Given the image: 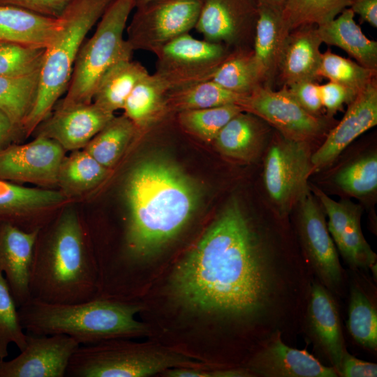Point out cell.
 I'll return each instance as SVG.
<instances>
[{
	"label": "cell",
	"instance_id": "6da1fadb",
	"mask_svg": "<svg viewBox=\"0 0 377 377\" xmlns=\"http://www.w3.org/2000/svg\"><path fill=\"white\" fill-rule=\"evenodd\" d=\"M309 274L302 260L284 257L269 232L258 230L232 200L178 265L172 286L187 306L255 324L268 339L297 330Z\"/></svg>",
	"mask_w": 377,
	"mask_h": 377
},
{
	"label": "cell",
	"instance_id": "7a4b0ae2",
	"mask_svg": "<svg viewBox=\"0 0 377 377\" xmlns=\"http://www.w3.org/2000/svg\"><path fill=\"white\" fill-rule=\"evenodd\" d=\"M124 194V256L125 261L133 263L177 236L198 209L202 193L198 182L177 163L152 156L129 171Z\"/></svg>",
	"mask_w": 377,
	"mask_h": 377
},
{
	"label": "cell",
	"instance_id": "3957f363",
	"mask_svg": "<svg viewBox=\"0 0 377 377\" xmlns=\"http://www.w3.org/2000/svg\"><path fill=\"white\" fill-rule=\"evenodd\" d=\"M31 299L50 304H76L98 296V272L88 232L74 209L38 231L31 267Z\"/></svg>",
	"mask_w": 377,
	"mask_h": 377
},
{
	"label": "cell",
	"instance_id": "277c9868",
	"mask_svg": "<svg viewBox=\"0 0 377 377\" xmlns=\"http://www.w3.org/2000/svg\"><path fill=\"white\" fill-rule=\"evenodd\" d=\"M18 314L26 333L68 335L80 345L138 336L146 332L136 314L141 306L108 298L76 304H50L30 299Z\"/></svg>",
	"mask_w": 377,
	"mask_h": 377
},
{
	"label": "cell",
	"instance_id": "5b68a950",
	"mask_svg": "<svg viewBox=\"0 0 377 377\" xmlns=\"http://www.w3.org/2000/svg\"><path fill=\"white\" fill-rule=\"evenodd\" d=\"M114 0H71L59 17V28L45 49L34 105L21 129L29 135L51 113L69 84L84 38Z\"/></svg>",
	"mask_w": 377,
	"mask_h": 377
},
{
	"label": "cell",
	"instance_id": "8992f818",
	"mask_svg": "<svg viewBox=\"0 0 377 377\" xmlns=\"http://www.w3.org/2000/svg\"><path fill=\"white\" fill-rule=\"evenodd\" d=\"M135 6V0H114L108 6L92 36L82 43L66 94L56 110L91 103L103 74L118 61L132 59L134 51L124 33Z\"/></svg>",
	"mask_w": 377,
	"mask_h": 377
},
{
	"label": "cell",
	"instance_id": "52a82bcc",
	"mask_svg": "<svg viewBox=\"0 0 377 377\" xmlns=\"http://www.w3.org/2000/svg\"><path fill=\"white\" fill-rule=\"evenodd\" d=\"M113 338L80 345L66 370L67 377H142L198 363L177 353L148 349Z\"/></svg>",
	"mask_w": 377,
	"mask_h": 377
},
{
	"label": "cell",
	"instance_id": "ba28073f",
	"mask_svg": "<svg viewBox=\"0 0 377 377\" xmlns=\"http://www.w3.org/2000/svg\"><path fill=\"white\" fill-rule=\"evenodd\" d=\"M203 0H153L135 7L126 28L133 51L154 54L195 29Z\"/></svg>",
	"mask_w": 377,
	"mask_h": 377
},
{
	"label": "cell",
	"instance_id": "9c48e42d",
	"mask_svg": "<svg viewBox=\"0 0 377 377\" xmlns=\"http://www.w3.org/2000/svg\"><path fill=\"white\" fill-rule=\"evenodd\" d=\"M223 45L200 40L188 34L169 42L154 54L155 72L170 91L210 80L232 52Z\"/></svg>",
	"mask_w": 377,
	"mask_h": 377
},
{
	"label": "cell",
	"instance_id": "30bf717a",
	"mask_svg": "<svg viewBox=\"0 0 377 377\" xmlns=\"http://www.w3.org/2000/svg\"><path fill=\"white\" fill-rule=\"evenodd\" d=\"M309 142L280 134L270 146L264 165V184L269 197L281 214L310 191L308 178L313 171Z\"/></svg>",
	"mask_w": 377,
	"mask_h": 377
},
{
	"label": "cell",
	"instance_id": "8fae6325",
	"mask_svg": "<svg viewBox=\"0 0 377 377\" xmlns=\"http://www.w3.org/2000/svg\"><path fill=\"white\" fill-rule=\"evenodd\" d=\"M297 232L306 264L330 292H338L344 279L337 247L329 232L323 207L308 192L298 202Z\"/></svg>",
	"mask_w": 377,
	"mask_h": 377
},
{
	"label": "cell",
	"instance_id": "7c38bea8",
	"mask_svg": "<svg viewBox=\"0 0 377 377\" xmlns=\"http://www.w3.org/2000/svg\"><path fill=\"white\" fill-rule=\"evenodd\" d=\"M242 108L274 127L283 137L293 140L309 142L327 129L326 119L305 110L285 86L277 91L260 86L247 96Z\"/></svg>",
	"mask_w": 377,
	"mask_h": 377
},
{
	"label": "cell",
	"instance_id": "4fadbf2b",
	"mask_svg": "<svg viewBox=\"0 0 377 377\" xmlns=\"http://www.w3.org/2000/svg\"><path fill=\"white\" fill-rule=\"evenodd\" d=\"M258 15L255 0H203L194 29L231 51L252 50Z\"/></svg>",
	"mask_w": 377,
	"mask_h": 377
},
{
	"label": "cell",
	"instance_id": "5bb4252c",
	"mask_svg": "<svg viewBox=\"0 0 377 377\" xmlns=\"http://www.w3.org/2000/svg\"><path fill=\"white\" fill-rule=\"evenodd\" d=\"M64 149L54 140L40 135L22 145L0 150V179L50 186L57 184Z\"/></svg>",
	"mask_w": 377,
	"mask_h": 377
},
{
	"label": "cell",
	"instance_id": "9a60e30c",
	"mask_svg": "<svg viewBox=\"0 0 377 377\" xmlns=\"http://www.w3.org/2000/svg\"><path fill=\"white\" fill-rule=\"evenodd\" d=\"M26 334L27 345L20 353L0 360V377H65L80 343L65 334Z\"/></svg>",
	"mask_w": 377,
	"mask_h": 377
},
{
	"label": "cell",
	"instance_id": "2e32d148",
	"mask_svg": "<svg viewBox=\"0 0 377 377\" xmlns=\"http://www.w3.org/2000/svg\"><path fill=\"white\" fill-rule=\"evenodd\" d=\"M302 323L316 348L339 375L347 351L339 309L332 292L317 279L311 280Z\"/></svg>",
	"mask_w": 377,
	"mask_h": 377
},
{
	"label": "cell",
	"instance_id": "e0dca14e",
	"mask_svg": "<svg viewBox=\"0 0 377 377\" xmlns=\"http://www.w3.org/2000/svg\"><path fill=\"white\" fill-rule=\"evenodd\" d=\"M328 217L329 232L344 260L353 269H367L377 256L362 231V208L347 200L335 201L317 188L313 189Z\"/></svg>",
	"mask_w": 377,
	"mask_h": 377
},
{
	"label": "cell",
	"instance_id": "ac0fdd59",
	"mask_svg": "<svg viewBox=\"0 0 377 377\" xmlns=\"http://www.w3.org/2000/svg\"><path fill=\"white\" fill-rule=\"evenodd\" d=\"M377 124V82L373 80L348 105L339 123L311 154L313 171L333 163L357 137Z\"/></svg>",
	"mask_w": 377,
	"mask_h": 377
},
{
	"label": "cell",
	"instance_id": "d6986e66",
	"mask_svg": "<svg viewBox=\"0 0 377 377\" xmlns=\"http://www.w3.org/2000/svg\"><path fill=\"white\" fill-rule=\"evenodd\" d=\"M280 332L265 341L251 361L253 374L265 377H337L331 366L322 364L305 349L287 345Z\"/></svg>",
	"mask_w": 377,
	"mask_h": 377
},
{
	"label": "cell",
	"instance_id": "ffe728a7",
	"mask_svg": "<svg viewBox=\"0 0 377 377\" xmlns=\"http://www.w3.org/2000/svg\"><path fill=\"white\" fill-rule=\"evenodd\" d=\"M114 117L94 103L55 110L38 126V135L50 138L64 150L84 148Z\"/></svg>",
	"mask_w": 377,
	"mask_h": 377
},
{
	"label": "cell",
	"instance_id": "44dd1931",
	"mask_svg": "<svg viewBox=\"0 0 377 377\" xmlns=\"http://www.w3.org/2000/svg\"><path fill=\"white\" fill-rule=\"evenodd\" d=\"M38 231H26L0 221V272L5 275L17 309L31 299V267Z\"/></svg>",
	"mask_w": 377,
	"mask_h": 377
},
{
	"label": "cell",
	"instance_id": "7402d4cb",
	"mask_svg": "<svg viewBox=\"0 0 377 377\" xmlns=\"http://www.w3.org/2000/svg\"><path fill=\"white\" fill-rule=\"evenodd\" d=\"M252 55L262 86L272 87L290 31L282 10L258 5Z\"/></svg>",
	"mask_w": 377,
	"mask_h": 377
},
{
	"label": "cell",
	"instance_id": "603a6c76",
	"mask_svg": "<svg viewBox=\"0 0 377 377\" xmlns=\"http://www.w3.org/2000/svg\"><path fill=\"white\" fill-rule=\"evenodd\" d=\"M322 41L317 26H304L290 32L280 62L278 77L283 86L320 80L318 71Z\"/></svg>",
	"mask_w": 377,
	"mask_h": 377
},
{
	"label": "cell",
	"instance_id": "cb8c5ba5",
	"mask_svg": "<svg viewBox=\"0 0 377 377\" xmlns=\"http://www.w3.org/2000/svg\"><path fill=\"white\" fill-rule=\"evenodd\" d=\"M66 195L51 189L26 187L0 179V221L24 230L34 231L32 219L62 203Z\"/></svg>",
	"mask_w": 377,
	"mask_h": 377
},
{
	"label": "cell",
	"instance_id": "d4e9b609",
	"mask_svg": "<svg viewBox=\"0 0 377 377\" xmlns=\"http://www.w3.org/2000/svg\"><path fill=\"white\" fill-rule=\"evenodd\" d=\"M59 19L27 9L0 4V39L46 49L59 28Z\"/></svg>",
	"mask_w": 377,
	"mask_h": 377
},
{
	"label": "cell",
	"instance_id": "484cf974",
	"mask_svg": "<svg viewBox=\"0 0 377 377\" xmlns=\"http://www.w3.org/2000/svg\"><path fill=\"white\" fill-rule=\"evenodd\" d=\"M350 8L342 10L333 20L317 27L322 41L338 47L362 66L377 71V42L368 38L355 22Z\"/></svg>",
	"mask_w": 377,
	"mask_h": 377
},
{
	"label": "cell",
	"instance_id": "4316f807",
	"mask_svg": "<svg viewBox=\"0 0 377 377\" xmlns=\"http://www.w3.org/2000/svg\"><path fill=\"white\" fill-rule=\"evenodd\" d=\"M266 124L250 112H241L221 129L213 142L228 157L250 161L258 154L268 133Z\"/></svg>",
	"mask_w": 377,
	"mask_h": 377
},
{
	"label": "cell",
	"instance_id": "83f0119b",
	"mask_svg": "<svg viewBox=\"0 0 377 377\" xmlns=\"http://www.w3.org/2000/svg\"><path fill=\"white\" fill-rule=\"evenodd\" d=\"M169 89L154 73L147 74L135 85L123 107L124 115L142 130L168 113L166 98Z\"/></svg>",
	"mask_w": 377,
	"mask_h": 377
},
{
	"label": "cell",
	"instance_id": "f1b7e54d",
	"mask_svg": "<svg viewBox=\"0 0 377 377\" xmlns=\"http://www.w3.org/2000/svg\"><path fill=\"white\" fill-rule=\"evenodd\" d=\"M148 73L141 63L132 59L118 61L100 79L92 102L112 113L123 109L136 83Z\"/></svg>",
	"mask_w": 377,
	"mask_h": 377
},
{
	"label": "cell",
	"instance_id": "f546056e",
	"mask_svg": "<svg viewBox=\"0 0 377 377\" xmlns=\"http://www.w3.org/2000/svg\"><path fill=\"white\" fill-rule=\"evenodd\" d=\"M246 97L229 91L212 80H207L170 91L166 105L168 112L174 114L227 105H238L242 108Z\"/></svg>",
	"mask_w": 377,
	"mask_h": 377
},
{
	"label": "cell",
	"instance_id": "4dcf8cb0",
	"mask_svg": "<svg viewBox=\"0 0 377 377\" xmlns=\"http://www.w3.org/2000/svg\"><path fill=\"white\" fill-rule=\"evenodd\" d=\"M138 131L136 126L124 114L114 116L84 149L110 170L137 137Z\"/></svg>",
	"mask_w": 377,
	"mask_h": 377
},
{
	"label": "cell",
	"instance_id": "1f68e13d",
	"mask_svg": "<svg viewBox=\"0 0 377 377\" xmlns=\"http://www.w3.org/2000/svg\"><path fill=\"white\" fill-rule=\"evenodd\" d=\"M108 171V168L84 149L76 150L63 159L58 172L57 184L65 195L82 194L101 183Z\"/></svg>",
	"mask_w": 377,
	"mask_h": 377
},
{
	"label": "cell",
	"instance_id": "d6a6232c",
	"mask_svg": "<svg viewBox=\"0 0 377 377\" xmlns=\"http://www.w3.org/2000/svg\"><path fill=\"white\" fill-rule=\"evenodd\" d=\"M39 75L40 71L22 76H0V110L20 129L36 101Z\"/></svg>",
	"mask_w": 377,
	"mask_h": 377
},
{
	"label": "cell",
	"instance_id": "836d02e7",
	"mask_svg": "<svg viewBox=\"0 0 377 377\" xmlns=\"http://www.w3.org/2000/svg\"><path fill=\"white\" fill-rule=\"evenodd\" d=\"M347 328L363 348L377 350V309L373 298L358 283L350 286Z\"/></svg>",
	"mask_w": 377,
	"mask_h": 377
},
{
	"label": "cell",
	"instance_id": "e575fe53",
	"mask_svg": "<svg viewBox=\"0 0 377 377\" xmlns=\"http://www.w3.org/2000/svg\"><path fill=\"white\" fill-rule=\"evenodd\" d=\"M212 80L234 93L249 96L262 86L252 50L232 51L215 71Z\"/></svg>",
	"mask_w": 377,
	"mask_h": 377
},
{
	"label": "cell",
	"instance_id": "d590c367",
	"mask_svg": "<svg viewBox=\"0 0 377 377\" xmlns=\"http://www.w3.org/2000/svg\"><path fill=\"white\" fill-rule=\"evenodd\" d=\"M243 111L238 105H227L182 111L175 114V118L182 131L209 143L233 117Z\"/></svg>",
	"mask_w": 377,
	"mask_h": 377
},
{
	"label": "cell",
	"instance_id": "8d00e7d4",
	"mask_svg": "<svg viewBox=\"0 0 377 377\" xmlns=\"http://www.w3.org/2000/svg\"><path fill=\"white\" fill-rule=\"evenodd\" d=\"M351 0H287L282 16L290 32L304 26H320L350 6Z\"/></svg>",
	"mask_w": 377,
	"mask_h": 377
},
{
	"label": "cell",
	"instance_id": "74e56055",
	"mask_svg": "<svg viewBox=\"0 0 377 377\" xmlns=\"http://www.w3.org/2000/svg\"><path fill=\"white\" fill-rule=\"evenodd\" d=\"M377 71L333 53L330 49L322 53L318 71L320 78L325 77L358 94L376 79Z\"/></svg>",
	"mask_w": 377,
	"mask_h": 377
},
{
	"label": "cell",
	"instance_id": "f35d334b",
	"mask_svg": "<svg viewBox=\"0 0 377 377\" xmlns=\"http://www.w3.org/2000/svg\"><path fill=\"white\" fill-rule=\"evenodd\" d=\"M334 183L345 193L358 198L368 196L377 188V156H362L341 169Z\"/></svg>",
	"mask_w": 377,
	"mask_h": 377
},
{
	"label": "cell",
	"instance_id": "ab89813d",
	"mask_svg": "<svg viewBox=\"0 0 377 377\" xmlns=\"http://www.w3.org/2000/svg\"><path fill=\"white\" fill-rule=\"evenodd\" d=\"M10 343L22 350L27 345V334L8 284L0 272V360L8 355Z\"/></svg>",
	"mask_w": 377,
	"mask_h": 377
},
{
	"label": "cell",
	"instance_id": "60d3db41",
	"mask_svg": "<svg viewBox=\"0 0 377 377\" xmlns=\"http://www.w3.org/2000/svg\"><path fill=\"white\" fill-rule=\"evenodd\" d=\"M45 49L0 39V76H22L40 71Z\"/></svg>",
	"mask_w": 377,
	"mask_h": 377
},
{
	"label": "cell",
	"instance_id": "b9f144b4",
	"mask_svg": "<svg viewBox=\"0 0 377 377\" xmlns=\"http://www.w3.org/2000/svg\"><path fill=\"white\" fill-rule=\"evenodd\" d=\"M320 92L327 117L341 110L344 104L348 105L357 96L351 89L331 81L320 85Z\"/></svg>",
	"mask_w": 377,
	"mask_h": 377
},
{
	"label": "cell",
	"instance_id": "7bdbcfd3",
	"mask_svg": "<svg viewBox=\"0 0 377 377\" xmlns=\"http://www.w3.org/2000/svg\"><path fill=\"white\" fill-rule=\"evenodd\" d=\"M286 87L291 96L305 110L311 114L320 116L323 105L320 84L318 82L304 81L294 83Z\"/></svg>",
	"mask_w": 377,
	"mask_h": 377
},
{
	"label": "cell",
	"instance_id": "ee69618b",
	"mask_svg": "<svg viewBox=\"0 0 377 377\" xmlns=\"http://www.w3.org/2000/svg\"><path fill=\"white\" fill-rule=\"evenodd\" d=\"M71 0H0V4L21 7L36 13L59 18Z\"/></svg>",
	"mask_w": 377,
	"mask_h": 377
},
{
	"label": "cell",
	"instance_id": "f6af8a7d",
	"mask_svg": "<svg viewBox=\"0 0 377 377\" xmlns=\"http://www.w3.org/2000/svg\"><path fill=\"white\" fill-rule=\"evenodd\" d=\"M339 376L376 377L377 376V364L358 359L347 350L341 362Z\"/></svg>",
	"mask_w": 377,
	"mask_h": 377
},
{
	"label": "cell",
	"instance_id": "bcb514c9",
	"mask_svg": "<svg viewBox=\"0 0 377 377\" xmlns=\"http://www.w3.org/2000/svg\"><path fill=\"white\" fill-rule=\"evenodd\" d=\"M350 8L361 20L377 27V0H351Z\"/></svg>",
	"mask_w": 377,
	"mask_h": 377
},
{
	"label": "cell",
	"instance_id": "7dc6e473",
	"mask_svg": "<svg viewBox=\"0 0 377 377\" xmlns=\"http://www.w3.org/2000/svg\"><path fill=\"white\" fill-rule=\"evenodd\" d=\"M18 131L21 129L13 124L9 118L0 110V150L10 145V142Z\"/></svg>",
	"mask_w": 377,
	"mask_h": 377
},
{
	"label": "cell",
	"instance_id": "c3c4849f",
	"mask_svg": "<svg viewBox=\"0 0 377 377\" xmlns=\"http://www.w3.org/2000/svg\"><path fill=\"white\" fill-rule=\"evenodd\" d=\"M165 374L171 377H212L211 371H203L194 367L172 368Z\"/></svg>",
	"mask_w": 377,
	"mask_h": 377
},
{
	"label": "cell",
	"instance_id": "681fc988",
	"mask_svg": "<svg viewBox=\"0 0 377 377\" xmlns=\"http://www.w3.org/2000/svg\"><path fill=\"white\" fill-rule=\"evenodd\" d=\"M258 5H263L282 10L287 0H255Z\"/></svg>",
	"mask_w": 377,
	"mask_h": 377
},
{
	"label": "cell",
	"instance_id": "f907efd6",
	"mask_svg": "<svg viewBox=\"0 0 377 377\" xmlns=\"http://www.w3.org/2000/svg\"><path fill=\"white\" fill-rule=\"evenodd\" d=\"M151 1H153V0H135V8L139 6L143 5Z\"/></svg>",
	"mask_w": 377,
	"mask_h": 377
}]
</instances>
